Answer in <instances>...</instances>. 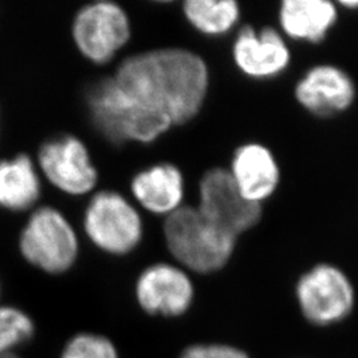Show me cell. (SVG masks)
I'll list each match as a JSON object with an SVG mask.
<instances>
[{"instance_id": "obj_1", "label": "cell", "mask_w": 358, "mask_h": 358, "mask_svg": "<svg viewBox=\"0 0 358 358\" xmlns=\"http://www.w3.org/2000/svg\"><path fill=\"white\" fill-rule=\"evenodd\" d=\"M208 68L196 53L161 48L125 59L115 75L90 87V121L108 141L150 143L192 121L205 103Z\"/></svg>"}, {"instance_id": "obj_2", "label": "cell", "mask_w": 358, "mask_h": 358, "mask_svg": "<svg viewBox=\"0 0 358 358\" xmlns=\"http://www.w3.org/2000/svg\"><path fill=\"white\" fill-rule=\"evenodd\" d=\"M164 235L180 267L201 275L224 268L238 242V238L220 230L192 206H182L166 217Z\"/></svg>"}, {"instance_id": "obj_3", "label": "cell", "mask_w": 358, "mask_h": 358, "mask_svg": "<svg viewBox=\"0 0 358 358\" xmlns=\"http://www.w3.org/2000/svg\"><path fill=\"white\" fill-rule=\"evenodd\" d=\"M19 250L27 262L51 275L72 268L78 257V238L62 211L44 206L35 210L19 238Z\"/></svg>"}, {"instance_id": "obj_4", "label": "cell", "mask_w": 358, "mask_h": 358, "mask_svg": "<svg viewBox=\"0 0 358 358\" xmlns=\"http://www.w3.org/2000/svg\"><path fill=\"white\" fill-rule=\"evenodd\" d=\"M83 224L90 242L109 255H128L140 245L143 236L137 208L124 195L112 190L93 195Z\"/></svg>"}, {"instance_id": "obj_5", "label": "cell", "mask_w": 358, "mask_h": 358, "mask_svg": "<svg viewBox=\"0 0 358 358\" xmlns=\"http://www.w3.org/2000/svg\"><path fill=\"white\" fill-rule=\"evenodd\" d=\"M131 35L125 10L113 1H96L77 11L72 38L78 52L92 63L103 65L113 60Z\"/></svg>"}, {"instance_id": "obj_6", "label": "cell", "mask_w": 358, "mask_h": 358, "mask_svg": "<svg viewBox=\"0 0 358 358\" xmlns=\"http://www.w3.org/2000/svg\"><path fill=\"white\" fill-rule=\"evenodd\" d=\"M296 297L304 317L315 325L344 320L355 307V289L341 269L319 264L296 285Z\"/></svg>"}, {"instance_id": "obj_7", "label": "cell", "mask_w": 358, "mask_h": 358, "mask_svg": "<svg viewBox=\"0 0 358 358\" xmlns=\"http://www.w3.org/2000/svg\"><path fill=\"white\" fill-rule=\"evenodd\" d=\"M196 208L207 220L235 238L255 227L263 214L262 205L247 201L230 171L222 167L210 169L201 179Z\"/></svg>"}, {"instance_id": "obj_8", "label": "cell", "mask_w": 358, "mask_h": 358, "mask_svg": "<svg viewBox=\"0 0 358 358\" xmlns=\"http://www.w3.org/2000/svg\"><path fill=\"white\" fill-rule=\"evenodd\" d=\"M38 162L45 178L68 195H87L97 185L99 174L90 150L75 136L66 134L43 143Z\"/></svg>"}, {"instance_id": "obj_9", "label": "cell", "mask_w": 358, "mask_h": 358, "mask_svg": "<svg viewBox=\"0 0 358 358\" xmlns=\"http://www.w3.org/2000/svg\"><path fill=\"white\" fill-rule=\"evenodd\" d=\"M194 296L186 269L169 263L149 266L136 282L137 303L150 316L179 317L192 308Z\"/></svg>"}, {"instance_id": "obj_10", "label": "cell", "mask_w": 358, "mask_h": 358, "mask_svg": "<svg viewBox=\"0 0 358 358\" xmlns=\"http://www.w3.org/2000/svg\"><path fill=\"white\" fill-rule=\"evenodd\" d=\"M232 57L245 76L264 80L278 76L288 68L291 52L275 28L266 27L255 31L245 26L234 41Z\"/></svg>"}, {"instance_id": "obj_11", "label": "cell", "mask_w": 358, "mask_h": 358, "mask_svg": "<svg viewBox=\"0 0 358 358\" xmlns=\"http://www.w3.org/2000/svg\"><path fill=\"white\" fill-rule=\"evenodd\" d=\"M294 96L309 113L332 117L352 105L356 90L352 78L340 68L317 65L297 83Z\"/></svg>"}, {"instance_id": "obj_12", "label": "cell", "mask_w": 358, "mask_h": 358, "mask_svg": "<svg viewBox=\"0 0 358 358\" xmlns=\"http://www.w3.org/2000/svg\"><path fill=\"white\" fill-rule=\"evenodd\" d=\"M229 171L244 198L257 205L268 199L280 182V170L273 154L260 143L239 146L232 155Z\"/></svg>"}, {"instance_id": "obj_13", "label": "cell", "mask_w": 358, "mask_h": 358, "mask_svg": "<svg viewBox=\"0 0 358 358\" xmlns=\"http://www.w3.org/2000/svg\"><path fill=\"white\" fill-rule=\"evenodd\" d=\"M136 201L149 213L165 215L176 213L185 199V178L173 164H158L141 170L130 183Z\"/></svg>"}, {"instance_id": "obj_14", "label": "cell", "mask_w": 358, "mask_h": 358, "mask_svg": "<svg viewBox=\"0 0 358 358\" xmlns=\"http://www.w3.org/2000/svg\"><path fill=\"white\" fill-rule=\"evenodd\" d=\"M279 19L287 36L319 43L334 26L337 10L327 0H285L280 6Z\"/></svg>"}, {"instance_id": "obj_15", "label": "cell", "mask_w": 358, "mask_h": 358, "mask_svg": "<svg viewBox=\"0 0 358 358\" xmlns=\"http://www.w3.org/2000/svg\"><path fill=\"white\" fill-rule=\"evenodd\" d=\"M41 192L38 170L27 154L0 161V207L24 211L38 202Z\"/></svg>"}, {"instance_id": "obj_16", "label": "cell", "mask_w": 358, "mask_h": 358, "mask_svg": "<svg viewBox=\"0 0 358 358\" xmlns=\"http://www.w3.org/2000/svg\"><path fill=\"white\" fill-rule=\"evenodd\" d=\"M183 13L196 31L207 36L229 34L241 19V8L235 0H187Z\"/></svg>"}, {"instance_id": "obj_17", "label": "cell", "mask_w": 358, "mask_h": 358, "mask_svg": "<svg viewBox=\"0 0 358 358\" xmlns=\"http://www.w3.org/2000/svg\"><path fill=\"white\" fill-rule=\"evenodd\" d=\"M35 331V322L23 309L11 306L0 307V356L31 341Z\"/></svg>"}, {"instance_id": "obj_18", "label": "cell", "mask_w": 358, "mask_h": 358, "mask_svg": "<svg viewBox=\"0 0 358 358\" xmlns=\"http://www.w3.org/2000/svg\"><path fill=\"white\" fill-rule=\"evenodd\" d=\"M60 358H120L113 341L99 333L75 334L63 348Z\"/></svg>"}, {"instance_id": "obj_19", "label": "cell", "mask_w": 358, "mask_h": 358, "mask_svg": "<svg viewBox=\"0 0 358 358\" xmlns=\"http://www.w3.org/2000/svg\"><path fill=\"white\" fill-rule=\"evenodd\" d=\"M179 358H250L243 349L229 344H194L187 346Z\"/></svg>"}, {"instance_id": "obj_20", "label": "cell", "mask_w": 358, "mask_h": 358, "mask_svg": "<svg viewBox=\"0 0 358 358\" xmlns=\"http://www.w3.org/2000/svg\"><path fill=\"white\" fill-rule=\"evenodd\" d=\"M344 6L349 8H356L358 7V1H344Z\"/></svg>"}]
</instances>
